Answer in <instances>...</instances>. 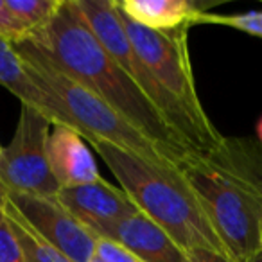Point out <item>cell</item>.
<instances>
[{
	"label": "cell",
	"mask_w": 262,
	"mask_h": 262,
	"mask_svg": "<svg viewBox=\"0 0 262 262\" xmlns=\"http://www.w3.org/2000/svg\"><path fill=\"white\" fill-rule=\"evenodd\" d=\"M36 52L139 127L178 167L192 151L178 139L153 102L101 47L74 0H61L51 20L27 40Z\"/></svg>",
	"instance_id": "cell-1"
},
{
	"label": "cell",
	"mask_w": 262,
	"mask_h": 262,
	"mask_svg": "<svg viewBox=\"0 0 262 262\" xmlns=\"http://www.w3.org/2000/svg\"><path fill=\"white\" fill-rule=\"evenodd\" d=\"M212 230L235 262L260 250L262 140L223 137L215 147L190 153L178 165Z\"/></svg>",
	"instance_id": "cell-2"
},
{
	"label": "cell",
	"mask_w": 262,
	"mask_h": 262,
	"mask_svg": "<svg viewBox=\"0 0 262 262\" xmlns=\"http://www.w3.org/2000/svg\"><path fill=\"white\" fill-rule=\"evenodd\" d=\"M88 144L104 160L139 212L157 223L183 250L210 248L225 251L178 167L158 164L99 140Z\"/></svg>",
	"instance_id": "cell-3"
},
{
	"label": "cell",
	"mask_w": 262,
	"mask_h": 262,
	"mask_svg": "<svg viewBox=\"0 0 262 262\" xmlns=\"http://www.w3.org/2000/svg\"><path fill=\"white\" fill-rule=\"evenodd\" d=\"M31 79L54 102L59 124L76 129L83 140L110 144L158 164L172 165L165 153L110 104L59 72L29 43H15ZM176 167V165H174Z\"/></svg>",
	"instance_id": "cell-4"
},
{
	"label": "cell",
	"mask_w": 262,
	"mask_h": 262,
	"mask_svg": "<svg viewBox=\"0 0 262 262\" xmlns=\"http://www.w3.org/2000/svg\"><path fill=\"white\" fill-rule=\"evenodd\" d=\"M119 15L135 51L151 70L162 90L172 99V102L182 112L187 131H189V146L192 153H203L215 147L225 135L215 129L198 97L189 45H187L189 29L155 33L133 24L120 11Z\"/></svg>",
	"instance_id": "cell-5"
},
{
	"label": "cell",
	"mask_w": 262,
	"mask_h": 262,
	"mask_svg": "<svg viewBox=\"0 0 262 262\" xmlns=\"http://www.w3.org/2000/svg\"><path fill=\"white\" fill-rule=\"evenodd\" d=\"M51 127L36 108L22 104L15 135L0 155V185L8 194H58L59 187L47 160Z\"/></svg>",
	"instance_id": "cell-6"
},
{
	"label": "cell",
	"mask_w": 262,
	"mask_h": 262,
	"mask_svg": "<svg viewBox=\"0 0 262 262\" xmlns=\"http://www.w3.org/2000/svg\"><path fill=\"white\" fill-rule=\"evenodd\" d=\"M8 201L41 239L72 262H90L94 258L97 237L84 228L56 196L8 194Z\"/></svg>",
	"instance_id": "cell-7"
},
{
	"label": "cell",
	"mask_w": 262,
	"mask_h": 262,
	"mask_svg": "<svg viewBox=\"0 0 262 262\" xmlns=\"http://www.w3.org/2000/svg\"><path fill=\"white\" fill-rule=\"evenodd\" d=\"M56 198L97 239L117 221L139 212L120 187L112 185L102 178L86 185L59 189Z\"/></svg>",
	"instance_id": "cell-8"
},
{
	"label": "cell",
	"mask_w": 262,
	"mask_h": 262,
	"mask_svg": "<svg viewBox=\"0 0 262 262\" xmlns=\"http://www.w3.org/2000/svg\"><path fill=\"white\" fill-rule=\"evenodd\" d=\"M101 237L120 244L142 262H185V250L142 212L117 221Z\"/></svg>",
	"instance_id": "cell-9"
},
{
	"label": "cell",
	"mask_w": 262,
	"mask_h": 262,
	"mask_svg": "<svg viewBox=\"0 0 262 262\" xmlns=\"http://www.w3.org/2000/svg\"><path fill=\"white\" fill-rule=\"evenodd\" d=\"M47 160L59 189L86 185L101 178L97 164L83 137L63 124L51 127L47 140Z\"/></svg>",
	"instance_id": "cell-10"
},
{
	"label": "cell",
	"mask_w": 262,
	"mask_h": 262,
	"mask_svg": "<svg viewBox=\"0 0 262 262\" xmlns=\"http://www.w3.org/2000/svg\"><path fill=\"white\" fill-rule=\"evenodd\" d=\"M127 20L155 33L190 29L203 9L190 0H115Z\"/></svg>",
	"instance_id": "cell-11"
},
{
	"label": "cell",
	"mask_w": 262,
	"mask_h": 262,
	"mask_svg": "<svg viewBox=\"0 0 262 262\" xmlns=\"http://www.w3.org/2000/svg\"><path fill=\"white\" fill-rule=\"evenodd\" d=\"M0 86L9 90L22 104L36 108L49 122L59 124L54 102L31 79L26 63L16 52L15 45L0 36Z\"/></svg>",
	"instance_id": "cell-12"
},
{
	"label": "cell",
	"mask_w": 262,
	"mask_h": 262,
	"mask_svg": "<svg viewBox=\"0 0 262 262\" xmlns=\"http://www.w3.org/2000/svg\"><path fill=\"white\" fill-rule=\"evenodd\" d=\"M4 214L26 253L27 262H72L67 255L41 239L9 201H6L4 205Z\"/></svg>",
	"instance_id": "cell-13"
},
{
	"label": "cell",
	"mask_w": 262,
	"mask_h": 262,
	"mask_svg": "<svg viewBox=\"0 0 262 262\" xmlns=\"http://www.w3.org/2000/svg\"><path fill=\"white\" fill-rule=\"evenodd\" d=\"M6 4L20 26L27 31L29 38L54 16L61 6V0H6Z\"/></svg>",
	"instance_id": "cell-14"
},
{
	"label": "cell",
	"mask_w": 262,
	"mask_h": 262,
	"mask_svg": "<svg viewBox=\"0 0 262 262\" xmlns=\"http://www.w3.org/2000/svg\"><path fill=\"white\" fill-rule=\"evenodd\" d=\"M198 24H214V26H225L230 29H237L241 33L251 34V36L262 38V11L239 13V15H214V13L201 11L198 15Z\"/></svg>",
	"instance_id": "cell-15"
},
{
	"label": "cell",
	"mask_w": 262,
	"mask_h": 262,
	"mask_svg": "<svg viewBox=\"0 0 262 262\" xmlns=\"http://www.w3.org/2000/svg\"><path fill=\"white\" fill-rule=\"evenodd\" d=\"M0 262H27L26 253H24L4 210L0 214Z\"/></svg>",
	"instance_id": "cell-16"
},
{
	"label": "cell",
	"mask_w": 262,
	"mask_h": 262,
	"mask_svg": "<svg viewBox=\"0 0 262 262\" xmlns=\"http://www.w3.org/2000/svg\"><path fill=\"white\" fill-rule=\"evenodd\" d=\"M95 257L102 262H142L139 257L127 251L120 244L113 243L110 239H97V246H95Z\"/></svg>",
	"instance_id": "cell-17"
},
{
	"label": "cell",
	"mask_w": 262,
	"mask_h": 262,
	"mask_svg": "<svg viewBox=\"0 0 262 262\" xmlns=\"http://www.w3.org/2000/svg\"><path fill=\"white\" fill-rule=\"evenodd\" d=\"M0 36L11 41L13 45L20 43L27 38V31L20 26L18 20L9 11L6 0H0Z\"/></svg>",
	"instance_id": "cell-18"
},
{
	"label": "cell",
	"mask_w": 262,
	"mask_h": 262,
	"mask_svg": "<svg viewBox=\"0 0 262 262\" xmlns=\"http://www.w3.org/2000/svg\"><path fill=\"white\" fill-rule=\"evenodd\" d=\"M185 262H235L225 251L210 248H192L185 251Z\"/></svg>",
	"instance_id": "cell-19"
},
{
	"label": "cell",
	"mask_w": 262,
	"mask_h": 262,
	"mask_svg": "<svg viewBox=\"0 0 262 262\" xmlns=\"http://www.w3.org/2000/svg\"><path fill=\"white\" fill-rule=\"evenodd\" d=\"M6 201H8V190L0 185V214H2V210H4Z\"/></svg>",
	"instance_id": "cell-20"
},
{
	"label": "cell",
	"mask_w": 262,
	"mask_h": 262,
	"mask_svg": "<svg viewBox=\"0 0 262 262\" xmlns=\"http://www.w3.org/2000/svg\"><path fill=\"white\" fill-rule=\"evenodd\" d=\"M248 262H262V250H258L257 253H253L250 257V260Z\"/></svg>",
	"instance_id": "cell-21"
},
{
	"label": "cell",
	"mask_w": 262,
	"mask_h": 262,
	"mask_svg": "<svg viewBox=\"0 0 262 262\" xmlns=\"http://www.w3.org/2000/svg\"><path fill=\"white\" fill-rule=\"evenodd\" d=\"M258 243H260V250H262V215H260V225H258Z\"/></svg>",
	"instance_id": "cell-22"
},
{
	"label": "cell",
	"mask_w": 262,
	"mask_h": 262,
	"mask_svg": "<svg viewBox=\"0 0 262 262\" xmlns=\"http://www.w3.org/2000/svg\"><path fill=\"white\" fill-rule=\"evenodd\" d=\"M90 262H102V260H99V258H97V257H95V255H94V258H92Z\"/></svg>",
	"instance_id": "cell-23"
},
{
	"label": "cell",
	"mask_w": 262,
	"mask_h": 262,
	"mask_svg": "<svg viewBox=\"0 0 262 262\" xmlns=\"http://www.w3.org/2000/svg\"><path fill=\"white\" fill-rule=\"evenodd\" d=\"M0 155H2V144H0Z\"/></svg>",
	"instance_id": "cell-24"
}]
</instances>
